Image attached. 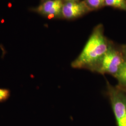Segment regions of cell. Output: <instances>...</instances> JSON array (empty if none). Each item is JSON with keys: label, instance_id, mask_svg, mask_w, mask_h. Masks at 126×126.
Returning a JSON list of instances; mask_svg holds the SVG:
<instances>
[{"label": "cell", "instance_id": "6da1fadb", "mask_svg": "<svg viewBox=\"0 0 126 126\" xmlns=\"http://www.w3.org/2000/svg\"><path fill=\"white\" fill-rule=\"evenodd\" d=\"M110 44L104 34L102 26L98 25L92 33L81 53L72 61V67L95 72Z\"/></svg>", "mask_w": 126, "mask_h": 126}, {"label": "cell", "instance_id": "7a4b0ae2", "mask_svg": "<svg viewBox=\"0 0 126 126\" xmlns=\"http://www.w3.org/2000/svg\"><path fill=\"white\" fill-rule=\"evenodd\" d=\"M107 94L117 126H126V91L107 81Z\"/></svg>", "mask_w": 126, "mask_h": 126}, {"label": "cell", "instance_id": "3957f363", "mask_svg": "<svg viewBox=\"0 0 126 126\" xmlns=\"http://www.w3.org/2000/svg\"><path fill=\"white\" fill-rule=\"evenodd\" d=\"M126 62V59L122 49H118L111 43L95 72L114 77Z\"/></svg>", "mask_w": 126, "mask_h": 126}, {"label": "cell", "instance_id": "277c9868", "mask_svg": "<svg viewBox=\"0 0 126 126\" xmlns=\"http://www.w3.org/2000/svg\"><path fill=\"white\" fill-rule=\"evenodd\" d=\"M84 1H67L63 3L62 16L66 19L78 18L90 11Z\"/></svg>", "mask_w": 126, "mask_h": 126}, {"label": "cell", "instance_id": "5b68a950", "mask_svg": "<svg viewBox=\"0 0 126 126\" xmlns=\"http://www.w3.org/2000/svg\"><path fill=\"white\" fill-rule=\"evenodd\" d=\"M63 4L62 0H46L37 7L36 11L48 18L57 17L62 16Z\"/></svg>", "mask_w": 126, "mask_h": 126}, {"label": "cell", "instance_id": "8992f818", "mask_svg": "<svg viewBox=\"0 0 126 126\" xmlns=\"http://www.w3.org/2000/svg\"><path fill=\"white\" fill-rule=\"evenodd\" d=\"M113 77L118 81L117 85L122 88L126 89V62Z\"/></svg>", "mask_w": 126, "mask_h": 126}, {"label": "cell", "instance_id": "52a82bcc", "mask_svg": "<svg viewBox=\"0 0 126 126\" xmlns=\"http://www.w3.org/2000/svg\"><path fill=\"white\" fill-rule=\"evenodd\" d=\"M105 6L126 10V0H105Z\"/></svg>", "mask_w": 126, "mask_h": 126}, {"label": "cell", "instance_id": "ba28073f", "mask_svg": "<svg viewBox=\"0 0 126 126\" xmlns=\"http://www.w3.org/2000/svg\"><path fill=\"white\" fill-rule=\"evenodd\" d=\"M91 11L99 9L105 6V0H84Z\"/></svg>", "mask_w": 126, "mask_h": 126}, {"label": "cell", "instance_id": "9c48e42d", "mask_svg": "<svg viewBox=\"0 0 126 126\" xmlns=\"http://www.w3.org/2000/svg\"><path fill=\"white\" fill-rule=\"evenodd\" d=\"M10 92L9 89L0 88V103L4 102L9 98Z\"/></svg>", "mask_w": 126, "mask_h": 126}, {"label": "cell", "instance_id": "30bf717a", "mask_svg": "<svg viewBox=\"0 0 126 126\" xmlns=\"http://www.w3.org/2000/svg\"><path fill=\"white\" fill-rule=\"evenodd\" d=\"M122 50L123 53L124 55V56H125V57L126 59V45L122 49Z\"/></svg>", "mask_w": 126, "mask_h": 126}, {"label": "cell", "instance_id": "8fae6325", "mask_svg": "<svg viewBox=\"0 0 126 126\" xmlns=\"http://www.w3.org/2000/svg\"><path fill=\"white\" fill-rule=\"evenodd\" d=\"M74 1H79V0H74Z\"/></svg>", "mask_w": 126, "mask_h": 126}, {"label": "cell", "instance_id": "7c38bea8", "mask_svg": "<svg viewBox=\"0 0 126 126\" xmlns=\"http://www.w3.org/2000/svg\"><path fill=\"white\" fill-rule=\"evenodd\" d=\"M121 88H122V87H121ZM122 89H124V90H125V91H126V89H124V88H122Z\"/></svg>", "mask_w": 126, "mask_h": 126}]
</instances>
